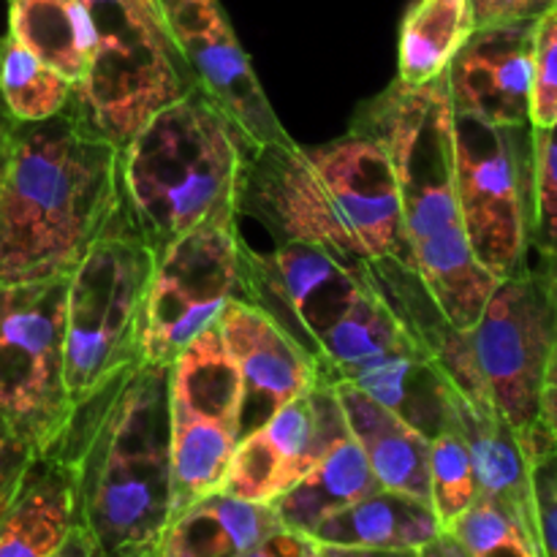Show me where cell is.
Returning a JSON list of instances; mask_svg holds the SVG:
<instances>
[{"mask_svg": "<svg viewBox=\"0 0 557 557\" xmlns=\"http://www.w3.org/2000/svg\"><path fill=\"white\" fill-rule=\"evenodd\" d=\"M169 373L128 364L76 403L47 446L74 468L79 525L103 557H152L172 520Z\"/></svg>", "mask_w": 557, "mask_h": 557, "instance_id": "obj_1", "label": "cell"}, {"mask_svg": "<svg viewBox=\"0 0 557 557\" xmlns=\"http://www.w3.org/2000/svg\"><path fill=\"white\" fill-rule=\"evenodd\" d=\"M120 205V150L65 112L16 123L0 169V283L69 277Z\"/></svg>", "mask_w": 557, "mask_h": 557, "instance_id": "obj_2", "label": "cell"}, {"mask_svg": "<svg viewBox=\"0 0 557 557\" xmlns=\"http://www.w3.org/2000/svg\"><path fill=\"white\" fill-rule=\"evenodd\" d=\"M354 128L395 163L413 267L457 330L482 315L498 281L473 256L455 188V109L444 76L424 87L400 79L359 103Z\"/></svg>", "mask_w": 557, "mask_h": 557, "instance_id": "obj_3", "label": "cell"}, {"mask_svg": "<svg viewBox=\"0 0 557 557\" xmlns=\"http://www.w3.org/2000/svg\"><path fill=\"white\" fill-rule=\"evenodd\" d=\"M248 141L199 87L131 136L120 150V201L156 256L205 223L234 226Z\"/></svg>", "mask_w": 557, "mask_h": 557, "instance_id": "obj_4", "label": "cell"}, {"mask_svg": "<svg viewBox=\"0 0 557 557\" xmlns=\"http://www.w3.org/2000/svg\"><path fill=\"white\" fill-rule=\"evenodd\" d=\"M156 259L120 201L65 288V392L71 408L141 359Z\"/></svg>", "mask_w": 557, "mask_h": 557, "instance_id": "obj_5", "label": "cell"}, {"mask_svg": "<svg viewBox=\"0 0 557 557\" xmlns=\"http://www.w3.org/2000/svg\"><path fill=\"white\" fill-rule=\"evenodd\" d=\"M96 25V52L69 112L123 150L163 107L194 90L156 0H79Z\"/></svg>", "mask_w": 557, "mask_h": 557, "instance_id": "obj_6", "label": "cell"}, {"mask_svg": "<svg viewBox=\"0 0 557 557\" xmlns=\"http://www.w3.org/2000/svg\"><path fill=\"white\" fill-rule=\"evenodd\" d=\"M455 188L479 264L495 281L525 270L533 245V125L455 114Z\"/></svg>", "mask_w": 557, "mask_h": 557, "instance_id": "obj_7", "label": "cell"}, {"mask_svg": "<svg viewBox=\"0 0 557 557\" xmlns=\"http://www.w3.org/2000/svg\"><path fill=\"white\" fill-rule=\"evenodd\" d=\"M69 277L0 283V424L44 451L71 413L65 392Z\"/></svg>", "mask_w": 557, "mask_h": 557, "instance_id": "obj_8", "label": "cell"}, {"mask_svg": "<svg viewBox=\"0 0 557 557\" xmlns=\"http://www.w3.org/2000/svg\"><path fill=\"white\" fill-rule=\"evenodd\" d=\"M234 232L243 245L302 243L324 250L368 283L373 256L354 237L297 141H248L234 196Z\"/></svg>", "mask_w": 557, "mask_h": 557, "instance_id": "obj_9", "label": "cell"}, {"mask_svg": "<svg viewBox=\"0 0 557 557\" xmlns=\"http://www.w3.org/2000/svg\"><path fill=\"white\" fill-rule=\"evenodd\" d=\"M557 343V299L536 261L498 281L468 330L490 403L520 438L542 424V389Z\"/></svg>", "mask_w": 557, "mask_h": 557, "instance_id": "obj_10", "label": "cell"}, {"mask_svg": "<svg viewBox=\"0 0 557 557\" xmlns=\"http://www.w3.org/2000/svg\"><path fill=\"white\" fill-rule=\"evenodd\" d=\"M169 430L174 520L190 504L223 487L239 444V375L218 321L172 362Z\"/></svg>", "mask_w": 557, "mask_h": 557, "instance_id": "obj_11", "label": "cell"}, {"mask_svg": "<svg viewBox=\"0 0 557 557\" xmlns=\"http://www.w3.org/2000/svg\"><path fill=\"white\" fill-rule=\"evenodd\" d=\"M232 299H245L237 232L205 223L158 253L147 294L141 359L172 364Z\"/></svg>", "mask_w": 557, "mask_h": 557, "instance_id": "obj_12", "label": "cell"}, {"mask_svg": "<svg viewBox=\"0 0 557 557\" xmlns=\"http://www.w3.org/2000/svg\"><path fill=\"white\" fill-rule=\"evenodd\" d=\"M239 248L245 302L264 310L294 343L321 362L332 332L375 294L351 270L313 245Z\"/></svg>", "mask_w": 557, "mask_h": 557, "instance_id": "obj_13", "label": "cell"}, {"mask_svg": "<svg viewBox=\"0 0 557 557\" xmlns=\"http://www.w3.org/2000/svg\"><path fill=\"white\" fill-rule=\"evenodd\" d=\"M174 47L199 87L256 145L292 141L272 109L221 0H156Z\"/></svg>", "mask_w": 557, "mask_h": 557, "instance_id": "obj_14", "label": "cell"}, {"mask_svg": "<svg viewBox=\"0 0 557 557\" xmlns=\"http://www.w3.org/2000/svg\"><path fill=\"white\" fill-rule=\"evenodd\" d=\"M348 435L335 386L319 375L305 395L239 438L221 493L253 504H275Z\"/></svg>", "mask_w": 557, "mask_h": 557, "instance_id": "obj_15", "label": "cell"}, {"mask_svg": "<svg viewBox=\"0 0 557 557\" xmlns=\"http://www.w3.org/2000/svg\"><path fill=\"white\" fill-rule=\"evenodd\" d=\"M305 152L319 172L326 194L335 201L337 212L368 253L373 259L413 267L403 218L400 180L389 152L354 125L337 139L305 147Z\"/></svg>", "mask_w": 557, "mask_h": 557, "instance_id": "obj_16", "label": "cell"}, {"mask_svg": "<svg viewBox=\"0 0 557 557\" xmlns=\"http://www.w3.org/2000/svg\"><path fill=\"white\" fill-rule=\"evenodd\" d=\"M218 326L239 375V438L319 381V362L256 305L232 299Z\"/></svg>", "mask_w": 557, "mask_h": 557, "instance_id": "obj_17", "label": "cell"}, {"mask_svg": "<svg viewBox=\"0 0 557 557\" xmlns=\"http://www.w3.org/2000/svg\"><path fill=\"white\" fill-rule=\"evenodd\" d=\"M533 27L536 20L473 27L444 74L455 114L495 125L531 123Z\"/></svg>", "mask_w": 557, "mask_h": 557, "instance_id": "obj_18", "label": "cell"}, {"mask_svg": "<svg viewBox=\"0 0 557 557\" xmlns=\"http://www.w3.org/2000/svg\"><path fill=\"white\" fill-rule=\"evenodd\" d=\"M76 528L74 468L54 449L36 451L0 515V557H52Z\"/></svg>", "mask_w": 557, "mask_h": 557, "instance_id": "obj_19", "label": "cell"}, {"mask_svg": "<svg viewBox=\"0 0 557 557\" xmlns=\"http://www.w3.org/2000/svg\"><path fill=\"white\" fill-rule=\"evenodd\" d=\"M433 441L457 424V389L433 357L419 348L386 354L343 379Z\"/></svg>", "mask_w": 557, "mask_h": 557, "instance_id": "obj_20", "label": "cell"}, {"mask_svg": "<svg viewBox=\"0 0 557 557\" xmlns=\"http://www.w3.org/2000/svg\"><path fill=\"white\" fill-rule=\"evenodd\" d=\"M337 392L348 433L357 441L381 490L430 504V441L348 381H330Z\"/></svg>", "mask_w": 557, "mask_h": 557, "instance_id": "obj_21", "label": "cell"}, {"mask_svg": "<svg viewBox=\"0 0 557 557\" xmlns=\"http://www.w3.org/2000/svg\"><path fill=\"white\" fill-rule=\"evenodd\" d=\"M281 528L272 504H253L218 490L169 522L152 557H243Z\"/></svg>", "mask_w": 557, "mask_h": 557, "instance_id": "obj_22", "label": "cell"}, {"mask_svg": "<svg viewBox=\"0 0 557 557\" xmlns=\"http://www.w3.org/2000/svg\"><path fill=\"white\" fill-rule=\"evenodd\" d=\"M438 533H444V528L428 500L375 490L319 522L308 539L321 547L422 549Z\"/></svg>", "mask_w": 557, "mask_h": 557, "instance_id": "obj_23", "label": "cell"}, {"mask_svg": "<svg viewBox=\"0 0 557 557\" xmlns=\"http://www.w3.org/2000/svg\"><path fill=\"white\" fill-rule=\"evenodd\" d=\"M457 424L471 451L479 493L511 506L536 528L531 462L522 441L493 406H473L457 392Z\"/></svg>", "mask_w": 557, "mask_h": 557, "instance_id": "obj_24", "label": "cell"}, {"mask_svg": "<svg viewBox=\"0 0 557 557\" xmlns=\"http://www.w3.org/2000/svg\"><path fill=\"white\" fill-rule=\"evenodd\" d=\"M9 36L74 87L96 52V25L79 0H9Z\"/></svg>", "mask_w": 557, "mask_h": 557, "instance_id": "obj_25", "label": "cell"}, {"mask_svg": "<svg viewBox=\"0 0 557 557\" xmlns=\"http://www.w3.org/2000/svg\"><path fill=\"white\" fill-rule=\"evenodd\" d=\"M381 490L379 479L370 471V462L357 441L348 435L335 446L302 482L294 484L288 493L275 500V511L283 528L310 536L319 522L335 511L368 498Z\"/></svg>", "mask_w": 557, "mask_h": 557, "instance_id": "obj_26", "label": "cell"}, {"mask_svg": "<svg viewBox=\"0 0 557 557\" xmlns=\"http://www.w3.org/2000/svg\"><path fill=\"white\" fill-rule=\"evenodd\" d=\"M471 0H417L406 11L397 41V79L424 87L441 79L473 33Z\"/></svg>", "mask_w": 557, "mask_h": 557, "instance_id": "obj_27", "label": "cell"}, {"mask_svg": "<svg viewBox=\"0 0 557 557\" xmlns=\"http://www.w3.org/2000/svg\"><path fill=\"white\" fill-rule=\"evenodd\" d=\"M74 82L38 60L9 33L0 36V107L11 123H41L65 112Z\"/></svg>", "mask_w": 557, "mask_h": 557, "instance_id": "obj_28", "label": "cell"}, {"mask_svg": "<svg viewBox=\"0 0 557 557\" xmlns=\"http://www.w3.org/2000/svg\"><path fill=\"white\" fill-rule=\"evenodd\" d=\"M446 533L460 542L468 557H542L536 528L511 506L482 493Z\"/></svg>", "mask_w": 557, "mask_h": 557, "instance_id": "obj_29", "label": "cell"}, {"mask_svg": "<svg viewBox=\"0 0 557 557\" xmlns=\"http://www.w3.org/2000/svg\"><path fill=\"white\" fill-rule=\"evenodd\" d=\"M430 506L438 517L441 528L449 531L479 498L476 473H473L471 451L460 433V424L430 441Z\"/></svg>", "mask_w": 557, "mask_h": 557, "instance_id": "obj_30", "label": "cell"}, {"mask_svg": "<svg viewBox=\"0 0 557 557\" xmlns=\"http://www.w3.org/2000/svg\"><path fill=\"white\" fill-rule=\"evenodd\" d=\"M557 256V120L533 128V261Z\"/></svg>", "mask_w": 557, "mask_h": 557, "instance_id": "obj_31", "label": "cell"}, {"mask_svg": "<svg viewBox=\"0 0 557 557\" xmlns=\"http://www.w3.org/2000/svg\"><path fill=\"white\" fill-rule=\"evenodd\" d=\"M520 441L531 462L539 553L542 557H557V441L544 424Z\"/></svg>", "mask_w": 557, "mask_h": 557, "instance_id": "obj_32", "label": "cell"}, {"mask_svg": "<svg viewBox=\"0 0 557 557\" xmlns=\"http://www.w3.org/2000/svg\"><path fill=\"white\" fill-rule=\"evenodd\" d=\"M557 120V3L536 16L531 71V125L544 128Z\"/></svg>", "mask_w": 557, "mask_h": 557, "instance_id": "obj_33", "label": "cell"}, {"mask_svg": "<svg viewBox=\"0 0 557 557\" xmlns=\"http://www.w3.org/2000/svg\"><path fill=\"white\" fill-rule=\"evenodd\" d=\"M33 457H36V451L0 424V515L20 490L22 476H25Z\"/></svg>", "mask_w": 557, "mask_h": 557, "instance_id": "obj_34", "label": "cell"}, {"mask_svg": "<svg viewBox=\"0 0 557 557\" xmlns=\"http://www.w3.org/2000/svg\"><path fill=\"white\" fill-rule=\"evenodd\" d=\"M557 0H471L473 22L476 27L495 25V22L536 20Z\"/></svg>", "mask_w": 557, "mask_h": 557, "instance_id": "obj_35", "label": "cell"}, {"mask_svg": "<svg viewBox=\"0 0 557 557\" xmlns=\"http://www.w3.org/2000/svg\"><path fill=\"white\" fill-rule=\"evenodd\" d=\"M310 549H313V542L308 536L281 528L243 557H310Z\"/></svg>", "mask_w": 557, "mask_h": 557, "instance_id": "obj_36", "label": "cell"}, {"mask_svg": "<svg viewBox=\"0 0 557 557\" xmlns=\"http://www.w3.org/2000/svg\"><path fill=\"white\" fill-rule=\"evenodd\" d=\"M542 424L549 430V435L557 441V343L553 359H549L547 375H544L542 389Z\"/></svg>", "mask_w": 557, "mask_h": 557, "instance_id": "obj_37", "label": "cell"}, {"mask_svg": "<svg viewBox=\"0 0 557 557\" xmlns=\"http://www.w3.org/2000/svg\"><path fill=\"white\" fill-rule=\"evenodd\" d=\"M52 557H103V555L101 549H98V544L92 542L90 533L79 525L69 539H65L63 547H60Z\"/></svg>", "mask_w": 557, "mask_h": 557, "instance_id": "obj_38", "label": "cell"}, {"mask_svg": "<svg viewBox=\"0 0 557 557\" xmlns=\"http://www.w3.org/2000/svg\"><path fill=\"white\" fill-rule=\"evenodd\" d=\"M324 557H419V549H359V547H321Z\"/></svg>", "mask_w": 557, "mask_h": 557, "instance_id": "obj_39", "label": "cell"}, {"mask_svg": "<svg viewBox=\"0 0 557 557\" xmlns=\"http://www.w3.org/2000/svg\"><path fill=\"white\" fill-rule=\"evenodd\" d=\"M419 557H468L466 549L460 547V542H457L451 533H438V536L433 539V542L424 544L422 549H419Z\"/></svg>", "mask_w": 557, "mask_h": 557, "instance_id": "obj_40", "label": "cell"}, {"mask_svg": "<svg viewBox=\"0 0 557 557\" xmlns=\"http://www.w3.org/2000/svg\"><path fill=\"white\" fill-rule=\"evenodd\" d=\"M11 128H14V123H11L9 117H5L3 112H0V169H3V161H5V152H9V139H11Z\"/></svg>", "mask_w": 557, "mask_h": 557, "instance_id": "obj_41", "label": "cell"}, {"mask_svg": "<svg viewBox=\"0 0 557 557\" xmlns=\"http://www.w3.org/2000/svg\"><path fill=\"white\" fill-rule=\"evenodd\" d=\"M536 264L542 267L544 275H547L549 288H553V294H555V299H557V256H555V259H549V261H536Z\"/></svg>", "mask_w": 557, "mask_h": 557, "instance_id": "obj_42", "label": "cell"}, {"mask_svg": "<svg viewBox=\"0 0 557 557\" xmlns=\"http://www.w3.org/2000/svg\"><path fill=\"white\" fill-rule=\"evenodd\" d=\"M310 557H324V555H321V549L313 544V549H310Z\"/></svg>", "mask_w": 557, "mask_h": 557, "instance_id": "obj_43", "label": "cell"}, {"mask_svg": "<svg viewBox=\"0 0 557 557\" xmlns=\"http://www.w3.org/2000/svg\"><path fill=\"white\" fill-rule=\"evenodd\" d=\"M0 112H3V107H0ZM3 114H5V112H3Z\"/></svg>", "mask_w": 557, "mask_h": 557, "instance_id": "obj_44", "label": "cell"}]
</instances>
